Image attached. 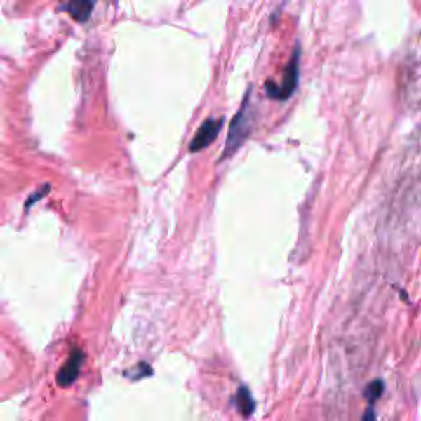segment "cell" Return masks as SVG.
<instances>
[{
	"mask_svg": "<svg viewBox=\"0 0 421 421\" xmlns=\"http://www.w3.org/2000/svg\"><path fill=\"white\" fill-rule=\"evenodd\" d=\"M222 127V121H216V119H208L203 126L198 128V132H196V135L193 140H191L189 150L191 152H199L204 150L206 147L210 145L214 140H216V137L219 135V131H221Z\"/></svg>",
	"mask_w": 421,
	"mask_h": 421,
	"instance_id": "obj_3",
	"label": "cell"
},
{
	"mask_svg": "<svg viewBox=\"0 0 421 421\" xmlns=\"http://www.w3.org/2000/svg\"><path fill=\"white\" fill-rule=\"evenodd\" d=\"M382 394H384V382L377 379V380L372 382V384H368V385H367L366 394H363V396H366V400H367L368 403H370V406H372V405L375 403L377 400L380 399Z\"/></svg>",
	"mask_w": 421,
	"mask_h": 421,
	"instance_id": "obj_7",
	"label": "cell"
},
{
	"mask_svg": "<svg viewBox=\"0 0 421 421\" xmlns=\"http://www.w3.org/2000/svg\"><path fill=\"white\" fill-rule=\"evenodd\" d=\"M250 99H252V94L250 91H248V94L246 95V99H243L242 102L241 111L236 114V117H234V121L231 123V128H229L226 150L222 152V160H226V158L232 155V153H236L239 148H241L243 140L248 137V133H250V126L253 119Z\"/></svg>",
	"mask_w": 421,
	"mask_h": 421,
	"instance_id": "obj_1",
	"label": "cell"
},
{
	"mask_svg": "<svg viewBox=\"0 0 421 421\" xmlns=\"http://www.w3.org/2000/svg\"><path fill=\"white\" fill-rule=\"evenodd\" d=\"M71 13V17H74L78 22H86L93 12L94 4L93 2H71L66 4L63 7Z\"/></svg>",
	"mask_w": 421,
	"mask_h": 421,
	"instance_id": "obj_6",
	"label": "cell"
},
{
	"mask_svg": "<svg viewBox=\"0 0 421 421\" xmlns=\"http://www.w3.org/2000/svg\"><path fill=\"white\" fill-rule=\"evenodd\" d=\"M298 60H300V50L296 48L293 53V58H291V61L288 63V68L285 71L281 84H275L272 83V81L267 83V93H269L270 98L286 99L293 94L296 84H298V73H300Z\"/></svg>",
	"mask_w": 421,
	"mask_h": 421,
	"instance_id": "obj_2",
	"label": "cell"
},
{
	"mask_svg": "<svg viewBox=\"0 0 421 421\" xmlns=\"http://www.w3.org/2000/svg\"><path fill=\"white\" fill-rule=\"evenodd\" d=\"M362 421H377L375 418V410L374 406H368V408L366 410V413H363V418Z\"/></svg>",
	"mask_w": 421,
	"mask_h": 421,
	"instance_id": "obj_8",
	"label": "cell"
},
{
	"mask_svg": "<svg viewBox=\"0 0 421 421\" xmlns=\"http://www.w3.org/2000/svg\"><path fill=\"white\" fill-rule=\"evenodd\" d=\"M83 361H84L83 351H79V349L73 351L71 357L68 359V362L65 363L63 368H61L60 374H58V384L61 387H69L76 379H78L81 366H83Z\"/></svg>",
	"mask_w": 421,
	"mask_h": 421,
	"instance_id": "obj_4",
	"label": "cell"
},
{
	"mask_svg": "<svg viewBox=\"0 0 421 421\" xmlns=\"http://www.w3.org/2000/svg\"><path fill=\"white\" fill-rule=\"evenodd\" d=\"M236 406L243 416H250L253 410H255V403H253V399L247 387H241V389H239L236 395Z\"/></svg>",
	"mask_w": 421,
	"mask_h": 421,
	"instance_id": "obj_5",
	"label": "cell"
}]
</instances>
